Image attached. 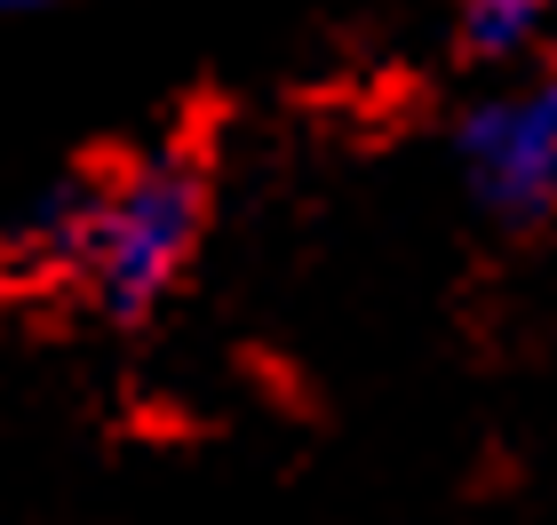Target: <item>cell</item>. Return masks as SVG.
Listing matches in <instances>:
<instances>
[{
	"instance_id": "cell-1",
	"label": "cell",
	"mask_w": 557,
	"mask_h": 525,
	"mask_svg": "<svg viewBox=\"0 0 557 525\" xmlns=\"http://www.w3.org/2000/svg\"><path fill=\"white\" fill-rule=\"evenodd\" d=\"M208 191L184 160H128L57 208V255L112 318H151L199 255Z\"/></svg>"
},
{
	"instance_id": "cell-2",
	"label": "cell",
	"mask_w": 557,
	"mask_h": 525,
	"mask_svg": "<svg viewBox=\"0 0 557 525\" xmlns=\"http://www.w3.org/2000/svg\"><path fill=\"white\" fill-rule=\"evenodd\" d=\"M454 160L486 215L518 232H542V223L557 232V64L510 96L470 104L454 128Z\"/></svg>"
},
{
	"instance_id": "cell-3",
	"label": "cell",
	"mask_w": 557,
	"mask_h": 525,
	"mask_svg": "<svg viewBox=\"0 0 557 525\" xmlns=\"http://www.w3.org/2000/svg\"><path fill=\"white\" fill-rule=\"evenodd\" d=\"M542 33H557V0H462L454 9V48L470 64H510Z\"/></svg>"
},
{
	"instance_id": "cell-4",
	"label": "cell",
	"mask_w": 557,
	"mask_h": 525,
	"mask_svg": "<svg viewBox=\"0 0 557 525\" xmlns=\"http://www.w3.org/2000/svg\"><path fill=\"white\" fill-rule=\"evenodd\" d=\"M0 9H64V0H0Z\"/></svg>"
}]
</instances>
